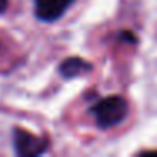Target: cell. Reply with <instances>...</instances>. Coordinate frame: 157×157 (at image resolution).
Listing matches in <instances>:
<instances>
[{"instance_id": "3", "label": "cell", "mask_w": 157, "mask_h": 157, "mask_svg": "<svg viewBox=\"0 0 157 157\" xmlns=\"http://www.w3.org/2000/svg\"><path fill=\"white\" fill-rule=\"evenodd\" d=\"M73 4L75 0H34V14L41 22H54Z\"/></svg>"}, {"instance_id": "6", "label": "cell", "mask_w": 157, "mask_h": 157, "mask_svg": "<svg viewBox=\"0 0 157 157\" xmlns=\"http://www.w3.org/2000/svg\"><path fill=\"white\" fill-rule=\"evenodd\" d=\"M7 5H9V0H0V14H4L5 12Z\"/></svg>"}, {"instance_id": "4", "label": "cell", "mask_w": 157, "mask_h": 157, "mask_svg": "<svg viewBox=\"0 0 157 157\" xmlns=\"http://www.w3.org/2000/svg\"><path fill=\"white\" fill-rule=\"evenodd\" d=\"M90 71H91V64L81 58H68L59 66V75L66 79L78 78V76L86 75Z\"/></svg>"}, {"instance_id": "2", "label": "cell", "mask_w": 157, "mask_h": 157, "mask_svg": "<svg viewBox=\"0 0 157 157\" xmlns=\"http://www.w3.org/2000/svg\"><path fill=\"white\" fill-rule=\"evenodd\" d=\"M12 144L17 155L22 157H36L48 150L49 140L46 137H39L27 132L24 128H14L12 132Z\"/></svg>"}, {"instance_id": "5", "label": "cell", "mask_w": 157, "mask_h": 157, "mask_svg": "<svg viewBox=\"0 0 157 157\" xmlns=\"http://www.w3.org/2000/svg\"><path fill=\"white\" fill-rule=\"evenodd\" d=\"M120 39L122 41H130V42H137V39L133 37L132 32H120Z\"/></svg>"}, {"instance_id": "1", "label": "cell", "mask_w": 157, "mask_h": 157, "mask_svg": "<svg viewBox=\"0 0 157 157\" xmlns=\"http://www.w3.org/2000/svg\"><path fill=\"white\" fill-rule=\"evenodd\" d=\"M128 112V105L122 96H106V98L96 100L90 108V113L95 117L96 125L100 128H110L123 122Z\"/></svg>"}]
</instances>
